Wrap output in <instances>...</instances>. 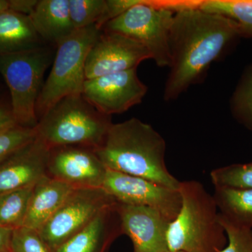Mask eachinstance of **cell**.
<instances>
[{
  "mask_svg": "<svg viewBox=\"0 0 252 252\" xmlns=\"http://www.w3.org/2000/svg\"><path fill=\"white\" fill-rule=\"evenodd\" d=\"M198 4V1H186L175 13L170 33L171 63L163 94L167 102L202 81L230 43L245 36L238 23L202 11Z\"/></svg>",
  "mask_w": 252,
  "mask_h": 252,
  "instance_id": "obj_1",
  "label": "cell"
},
{
  "mask_svg": "<svg viewBox=\"0 0 252 252\" xmlns=\"http://www.w3.org/2000/svg\"><path fill=\"white\" fill-rule=\"evenodd\" d=\"M166 144L152 126L136 118L113 124L94 152L107 170L142 177L179 190L165 162Z\"/></svg>",
  "mask_w": 252,
  "mask_h": 252,
  "instance_id": "obj_2",
  "label": "cell"
},
{
  "mask_svg": "<svg viewBox=\"0 0 252 252\" xmlns=\"http://www.w3.org/2000/svg\"><path fill=\"white\" fill-rule=\"evenodd\" d=\"M179 191L182 206L167 230L170 252H221L228 238L213 195L193 180L180 182Z\"/></svg>",
  "mask_w": 252,
  "mask_h": 252,
  "instance_id": "obj_3",
  "label": "cell"
},
{
  "mask_svg": "<svg viewBox=\"0 0 252 252\" xmlns=\"http://www.w3.org/2000/svg\"><path fill=\"white\" fill-rule=\"evenodd\" d=\"M112 117L104 115L82 94L64 97L38 120L36 137L49 149L61 147L97 149L111 126Z\"/></svg>",
  "mask_w": 252,
  "mask_h": 252,
  "instance_id": "obj_4",
  "label": "cell"
},
{
  "mask_svg": "<svg viewBox=\"0 0 252 252\" xmlns=\"http://www.w3.org/2000/svg\"><path fill=\"white\" fill-rule=\"evenodd\" d=\"M101 31L95 25L75 30L58 44L52 69L36 102L37 120L61 99L82 94L86 59Z\"/></svg>",
  "mask_w": 252,
  "mask_h": 252,
  "instance_id": "obj_5",
  "label": "cell"
},
{
  "mask_svg": "<svg viewBox=\"0 0 252 252\" xmlns=\"http://www.w3.org/2000/svg\"><path fill=\"white\" fill-rule=\"evenodd\" d=\"M54 61L52 51L44 46L0 54V74L11 95V111L18 125L35 127L36 105L46 69Z\"/></svg>",
  "mask_w": 252,
  "mask_h": 252,
  "instance_id": "obj_6",
  "label": "cell"
},
{
  "mask_svg": "<svg viewBox=\"0 0 252 252\" xmlns=\"http://www.w3.org/2000/svg\"><path fill=\"white\" fill-rule=\"evenodd\" d=\"M175 2L141 0L119 17L106 23L102 31L118 33L142 44L157 66L170 67V39Z\"/></svg>",
  "mask_w": 252,
  "mask_h": 252,
  "instance_id": "obj_7",
  "label": "cell"
},
{
  "mask_svg": "<svg viewBox=\"0 0 252 252\" xmlns=\"http://www.w3.org/2000/svg\"><path fill=\"white\" fill-rule=\"evenodd\" d=\"M116 202L102 188L74 189L38 232L53 252L85 228L102 210Z\"/></svg>",
  "mask_w": 252,
  "mask_h": 252,
  "instance_id": "obj_8",
  "label": "cell"
},
{
  "mask_svg": "<svg viewBox=\"0 0 252 252\" xmlns=\"http://www.w3.org/2000/svg\"><path fill=\"white\" fill-rule=\"evenodd\" d=\"M102 188L117 203L150 207L170 222L178 215L182 206L179 190L122 172L107 170Z\"/></svg>",
  "mask_w": 252,
  "mask_h": 252,
  "instance_id": "obj_9",
  "label": "cell"
},
{
  "mask_svg": "<svg viewBox=\"0 0 252 252\" xmlns=\"http://www.w3.org/2000/svg\"><path fill=\"white\" fill-rule=\"evenodd\" d=\"M147 90L137 69H132L87 79L81 94L99 112L112 117L140 104Z\"/></svg>",
  "mask_w": 252,
  "mask_h": 252,
  "instance_id": "obj_10",
  "label": "cell"
},
{
  "mask_svg": "<svg viewBox=\"0 0 252 252\" xmlns=\"http://www.w3.org/2000/svg\"><path fill=\"white\" fill-rule=\"evenodd\" d=\"M148 59L149 51L140 43L118 33L102 31L88 54L86 79L137 69Z\"/></svg>",
  "mask_w": 252,
  "mask_h": 252,
  "instance_id": "obj_11",
  "label": "cell"
},
{
  "mask_svg": "<svg viewBox=\"0 0 252 252\" xmlns=\"http://www.w3.org/2000/svg\"><path fill=\"white\" fill-rule=\"evenodd\" d=\"M107 172L94 149L83 147L49 149L47 175L74 188H102Z\"/></svg>",
  "mask_w": 252,
  "mask_h": 252,
  "instance_id": "obj_12",
  "label": "cell"
},
{
  "mask_svg": "<svg viewBox=\"0 0 252 252\" xmlns=\"http://www.w3.org/2000/svg\"><path fill=\"white\" fill-rule=\"evenodd\" d=\"M123 234L127 235L134 252H170L167 233L170 221L148 207L117 203Z\"/></svg>",
  "mask_w": 252,
  "mask_h": 252,
  "instance_id": "obj_13",
  "label": "cell"
},
{
  "mask_svg": "<svg viewBox=\"0 0 252 252\" xmlns=\"http://www.w3.org/2000/svg\"><path fill=\"white\" fill-rule=\"evenodd\" d=\"M49 149L36 137L0 163V193L33 187L47 175Z\"/></svg>",
  "mask_w": 252,
  "mask_h": 252,
  "instance_id": "obj_14",
  "label": "cell"
},
{
  "mask_svg": "<svg viewBox=\"0 0 252 252\" xmlns=\"http://www.w3.org/2000/svg\"><path fill=\"white\" fill-rule=\"evenodd\" d=\"M117 202L99 212L89 224L53 252H107L123 234Z\"/></svg>",
  "mask_w": 252,
  "mask_h": 252,
  "instance_id": "obj_15",
  "label": "cell"
},
{
  "mask_svg": "<svg viewBox=\"0 0 252 252\" xmlns=\"http://www.w3.org/2000/svg\"><path fill=\"white\" fill-rule=\"evenodd\" d=\"M75 189L49 176L34 186L23 226L39 231Z\"/></svg>",
  "mask_w": 252,
  "mask_h": 252,
  "instance_id": "obj_16",
  "label": "cell"
},
{
  "mask_svg": "<svg viewBox=\"0 0 252 252\" xmlns=\"http://www.w3.org/2000/svg\"><path fill=\"white\" fill-rule=\"evenodd\" d=\"M30 18L39 37L56 45L75 31L69 16V0H38Z\"/></svg>",
  "mask_w": 252,
  "mask_h": 252,
  "instance_id": "obj_17",
  "label": "cell"
},
{
  "mask_svg": "<svg viewBox=\"0 0 252 252\" xmlns=\"http://www.w3.org/2000/svg\"><path fill=\"white\" fill-rule=\"evenodd\" d=\"M43 42L30 16L9 9L0 11V54L35 49Z\"/></svg>",
  "mask_w": 252,
  "mask_h": 252,
  "instance_id": "obj_18",
  "label": "cell"
},
{
  "mask_svg": "<svg viewBox=\"0 0 252 252\" xmlns=\"http://www.w3.org/2000/svg\"><path fill=\"white\" fill-rule=\"evenodd\" d=\"M213 196L221 220L252 229V189L215 188Z\"/></svg>",
  "mask_w": 252,
  "mask_h": 252,
  "instance_id": "obj_19",
  "label": "cell"
},
{
  "mask_svg": "<svg viewBox=\"0 0 252 252\" xmlns=\"http://www.w3.org/2000/svg\"><path fill=\"white\" fill-rule=\"evenodd\" d=\"M33 187L0 193V227L14 230L23 227Z\"/></svg>",
  "mask_w": 252,
  "mask_h": 252,
  "instance_id": "obj_20",
  "label": "cell"
},
{
  "mask_svg": "<svg viewBox=\"0 0 252 252\" xmlns=\"http://www.w3.org/2000/svg\"><path fill=\"white\" fill-rule=\"evenodd\" d=\"M202 11L219 15L238 23L245 36H252V1L248 0H205L198 1Z\"/></svg>",
  "mask_w": 252,
  "mask_h": 252,
  "instance_id": "obj_21",
  "label": "cell"
},
{
  "mask_svg": "<svg viewBox=\"0 0 252 252\" xmlns=\"http://www.w3.org/2000/svg\"><path fill=\"white\" fill-rule=\"evenodd\" d=\"M210 177L215 188L252 189V162L215 169Z\"/></svg>",
  "mask_w": 252,
  "mask_h": 252,
  "instance_id": "obj_22",
  "label": "cell"
},
{
  "mask_svg": "<svg viewBox=\"0 0 252 252\" xmlns=\"http://www.w3.org/2000/svg\"><path fill=\"white\" fill-rule=\"evenodd\" d=\"M105 0H69V12L74 30L94 26L104 12Z\"/></svg>",
  "mask_w": 252,
  "mask_h": 252,
  "instance_id": "obj_23",
  "label": "cell"
},
{
  "mask_svg": "<svg viewBox=\"0 0 252 252\" xmlns=\"http://www.w3.org/2000/svg\"><path fill=\"white\" fill-rule=\"evenodd\" d=\"M36 137L35 127L15 125L0 132V163Z\"/></svg>",
  "mask_w": 252,
  "mask_h": 252,
  "instance_id": "obj_24",
  "label": "cell"
},
{
  "mask_svg": "<svg viewBox=\"0 0 252 252\" xmlns=\"http://www.w3.org/2000/svg\"><path fill=\"white\" fill-rule=\"evenodd\" d=\"M11 250L12 252H51L39 232L26 226L13 230Z\"/></svg>",
  "mask_w": 252,
  "mask_h": 252,
  "instance_id": "obj_25",
  "label": "cell"
},
{
  "mask_svg": "<svg viewBox=\"0 0 252 252\" xmlns=\"http://www.w3.org/2000/svg\"><path fill=\"white\" fill-rule=\"evenodd\" d=\"M220 220L228 238L226 246L220 252H252V229L235 226L220 217Z\"/></svg>",
  "mask_w": 252,
  "mask_h": 252,
  "instance_id": "obj_26",
  "label": "cell"
},
{
  "mask_svg": "<svg viewBox=\"0 0 252 252\" xmlns=\"http://www.w3.org/2000/svg\"><path fill=\"white\" fill-rule=\"evenodd\" d=\"M233 105L237 115L252 127V71L235 93Z\"/></svg>",
  "mask_w": 252,
  "mask_h": 252,
  "instance_id": "obj_27",
  "label": "cell"
},
{
  "mask_svg": "<svg viewBox=\"0 0 252 252\" xmlns=\"http://www.w3.org/2000/svg\"><path fill=\"white\" fill-rule=\"evenodd\" d=\"M141 0H105V6L102 16L96 23L97 29L102 31L106 23L119 17L132 6L140 2Z\"/></svg>",
  "mask_w": 252,
  "mask_h": 252,
  "instance_id": "obj_28",
  "label": "cell"
},
{
  "mask_svg": "<svg viewBox=\"0 0 252 252\" xmlns=\"http://www.w3.org/2000/svg\"><path fill=\"white\" fill-rule=\"evenodd\" d=\"M38 0H8V9L30 16Z\"/></svg>",
  "mask_w": 252,
  "mask_h": 252,
  "instance_id": "obj_29",
  "label": "cell"
},
{
  "mask_svg": "<svg viewBox=\"0 0 252 252\" xmlns=\"http://www.w3.org/2000/svg\"><path fill=\"white\" fill-rule=\"evenodd\" d=\"M15 125L18 124L11 111V106L0 103V132Z\"/></svg>",
  "mask_w": 252,
  "mask_h": 252,
  "instance_id": "obj_30",
  "label": "cell"
},
{
  "mask_svg": "<svg viewBox=\"0 0 252 252\" xmlns=\"http://www.w3.org/2000/svg\"><path fill=\"white\" fill-rule=\"evenodd\" d=\"M13 230L0 227V252L11 250V240Z\"/></svg>",
  "mask_w": 252,
  "mask_h": 252,
  "instance_id": "obj_31",
  "label": "cell"
},
{
  "mask_svg": "<svg viewBox=\"0 0 252 252\" xmlns=\"http://www.w3.org/2000/svg\"><path fill=\"white\" fill-rule=\"evenodd\" d=\"M8 9V0H0V11Z\"/></svg>",
  "mask_w": 252,
  "mask_h": 252,
  "instance_id": "obj_32",
  "label": "cell"
},
{
  "mask_svg": "<svg viewBox=\"0 0 252 252\" xmlns=\"http://www.w3.org/2000/svg\"><path fill=\"white\" fill-rule=\"evenodd\" d=\"M11 252V250H9V251H7V252Z\"/></svg>",
  "mask_w": 252,
  "mask_h": 252,
  "instance_id": "obj_33",
  "label": "cell"
},
{
  "mask_svg": "<svg viewBox=\"0 0 252 252\" xmlns=\"http://www.w3.org/2000/svg\"></svg>",
  "mask_w": 252,
  "mask_h": 252,
  "instance_id": "obj_34",
  "label": "cell"
}]
</instances>
